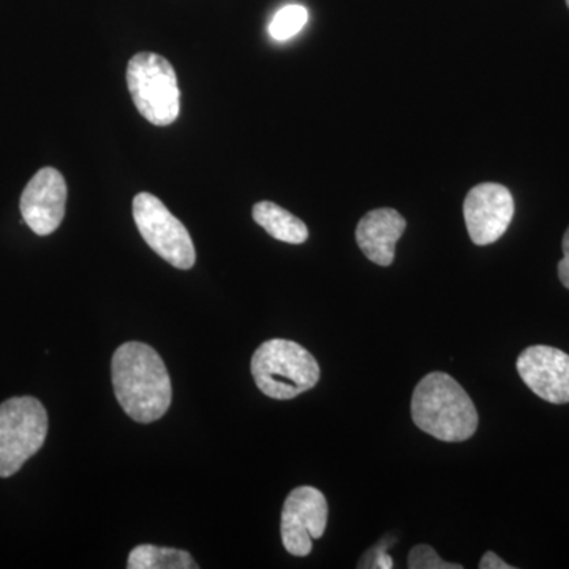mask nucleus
Masks as SVG:
<instances>
[{"mask_svg":"<svg viewBox=\"0 0 569 569\" xmlns=\"http://www.w3.org/2000/svg\"><path fill=\"white\" fill-rule=\"evenodd\" d=\"M129 569H194L192 556L186 550L157 548V546L142 545L134 548L129 556Z\"/></svg>","mask_w":569,"mask_h":569,"instance_id":"ddd939ff","label":"nucleus"},{"mask_svg":"<svg viewBox=\"0 0 569 569\" xmlns=\"http://www.w3.org/2000/svg\"><path fill=\"white\" fill-rule=\"evenodd\" d=\"M48 415L40 400L13 397L0 406V478L13 477L43 447Z\"/></svg>","mask_w":569,"mask_h":569,"instance_id":"39448f33","label":"nucleus"},{"mask_svg":"<svg viewBox=\"0 0 569 569\" xmlns=\"http://www.w3.org/2000/svg\"><path fill=\"white\" fill-rule=\"evenodd\" d=\"M407 222L396 209L381 208L367 212L356 228V241L367 260L378 266L392 264L396 244L406 233Z\"/></svg>","mask_w":569,"mask_h":569,"instance_id":"9b49d317","label":"nucleus"},{"mask_svg":"<svg viewBox=\"0 0 569 569\" xmlns=\"http://www.w3.org/2000/svg\"><path fill=\"white\" fill-rule=\"evenodd\" d=\"M111 380L122 410L141 425L159 421L167 415L173 388L167 366L152 347L127 342L116 350Z\"/></svg>","mask_w":569,"mask_h":569,"instance_id":"f257e3e1","label":"nucleus"},{"mask_svg":"<svg viewBox=\"0 0 569 569\" xmlns=\"http://www.w3.org/2000/svg\"><path fill=\"white\" fill-rule=\"evenodd\" d=\"M373 559L370 560V563L367 565L369 568H381V569H389L395 568V560H392V557L389 556L387 550L380 549V550H372Z\"/></svg>","mask_w":569,"mask_h":569,"instance_id":"a211bd4d","label":"nucleus"},{"mask_svg":"<svg viewBox=\"0 0 569 569\" xmlns=\"http://www.w3.org/2000/svg\"><path fill=\"white\" fill-rule=\"evenodd\" d=\"M561 249H563V260L559 263V279L560 282L563 283V287L569 290V227L567 233L563 236Z\"/></svg>","mask_w":569,"mask_h":569,"instance_id":"dca6fc26","label":"nucleus"},{"mask_svg":"<svg viewBox=\"0 0 569 569\" xmlns=\"http://www.w3.org/2000/svg\"><path fill=\"white\" fill-rule=\"evenodd\" d=\"M67 183L56 168H41L21 194V213L33 233L48 236L61 227L66 216Z\"/></svg>","mask_w":569,"mask_h":569,"instance_id":"1a4fd4ad","label":"nucleus"},{"mask_svg":"<svg viewBox=\"0 0 569 569\" xmlns=\"http://www.w3.org/2000/svg\"><path fill=\"white\" fill-rule=\"evenodd\" d=\"M463 217L473 244H493L507 233L511 224L515 200L501 183H479L467 194Z\"/></svg>","mask_w":569,"mask_h":569,"instance_id":"6e6552de","label":"nucleus"},{"mask_svg":"<svg viewBox=\"0 0 569 569\" xmlns=\"http://www.w3.org/2000/svg\"><path fill=\"white\" fill-rule=\"evenodd\" d=\"M408 568L410 569H462L458 563H449L441 560L436 550L430 546L419 545L410 550L408 556Z\"/></svg>","mask_w":569,"mask_h":569,"instance_id":"2eb2a0df","label":"nucleus"},{"mask_svg":"<svg viewBox=\"0 0 569 569\" xmlns=\"http://www.w3.org/2000/svg\"><path fill=\"white\" fill-rule=\"evenodd\" d=\"M250 369L258 389L277 400L295 399L320 380L317 359L293 340H268L254 351Z\"/></svg>","mask_w":569,"mask_h":569,"instance_id":"7ed1b4c3","label":"nucleus"},{"mask_svg":"<svg viewBox=\"0 0 569 569\" xmlns=\"http://www.w3.org/2000/svg\"><path fill=\"white\" fill-rule=\"evenodd\" d=\"M567 6H568V9H569V0H567Z\"/></svg>","mask_w":569,"mask_h":569,"instance_id":"6ab92c4d","label":"nucleus"},{"mask_svg":"<svg viewBox=\"0 0 569 569\" xmlns=\"http://www.w3.org/2000/svg\"><path fill=\"white\" fill-rule=\"evenodd\" d=\"M479 568L481 569H512L511 565L500 559L496 552L489 550L485 553L481 561H479Z\"/></svg>","mask_w":569,"mask_h":569,"instance_id":"f3484780","label":"nucleus"},{"mask_svg":"<svg viewBox=\"0 0 569 569\" xmlns=\"http://www.w3.org/2000/svg\"><path fill=\"white\" fill-rule=\"evenodd\" d=\"M411 418L422 432L449 443L473 437L479 425L473 400L443 372L429 373L419 381L411 397Z\"/></svg>","mask_w":569,"mask_h":569,"instance_id":"f03ea898","label":"nucleus"},{"mask_svg":"<svg viewBox=\"0 0 569 569\" xmlns=\"http://www.w3.org/2000/svg\"><path fill=\"white\" fill-rule=\"evenodd\" d=\"M133 219L146 244L174 268H193L197 252L189 231L167 206L151 193H138L133 200Z\"/></svg>","mask_w":569,"mask_h":569,"instance_id":"423d86ee","label":"nucleus"},{"mask_svg":"<svg viewBox=\"0 0 569 569\" xmlns=\"http://www.w3.org/2000/svg\"><path fill=\"white\" fill-rule=\"evenodd\" d=\"M134 107L153 126H171L179 116V86L173 66L156 52H140L127 67Z\"/></svg>","mask_w":569,"mask_h":569,"instance_id":"20e7f679","label":"nucleus"},{"mask_svg":"<svg viewBox=\"0 0 569 569\" xmlns=\"http://www.w3.org/2000/svg\"><path fill=\"white\" fill-rule=\"evenodd\" d=\"M518 372L538 397L550 403H569V355L559 348L535 346L518 358Z\"/></svg>","mask_w":569,"mask_h":569,"instance_id":"9d476101","label":"nucleus"},{"mask_svg":"<svg viewBox=\"0 0 569 569\" xmlns=\"http://www.w3.org/2000/svg\"><path fill=\"white\" fill-rule=\"evenodd\" d=\"M307 20H309V13L306 7H283L282 10L277 11L274 20L269 24V33L277 41L290 40L296 33L302 31Z\"/></svg>","mask_w":569,"mask_h":569,"instance_id":"4468645a","label":"nucleus"},{"mask_svg":"<svg viewBox=\"0 0 569 569\" xmlns=\"http://www.w3.org/2000/svg\"><path fill=\"white\" fill-rule=\"evenodd\" d=\"M253 220L277 241L287 244H305L309 238V230L301 219L271 201H261L253 206Z\"/></svg>","mask_w":569,"mask_h":569,"instance_id":"f8f14e48","label":"nucleus"},{"mask_svg":"<svg viewBox=\"0 0 569 569\" xmlns=\"http://www.w3.org/2000/svg\"><path fill=\"white\" fill-rule=\"evenodd\" d=\"M328 526V501L310 486L291 490L282 511L284 549L296 557L309 556L313 539H320Z\"/></svg>","mask_w":569,"mask_h":569,"instance_id":"0eeeda50","label":"nucleus"}]
</instances>
